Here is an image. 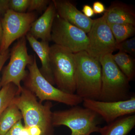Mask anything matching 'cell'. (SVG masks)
Here are the masks:
<instances>
[{"label": "cell", "mask_w": 135, "mask_h": 135, "mask_svg": "<svg viewBox=\"0 0 135 135\" xmlns=\"http://www.w3.org/2000/svg\"><path fill=\"white\" fill-rule=\"evenodd\" d=\"M75 93L83 99L98 100L101 86L99 60L85 51L74 53Z\"/></svg>", "instance_id": "1"}, {"label": "cell", "mask_w": 135, "mask_h": 135, "mask_svg": "<svg viewBox=\"0 0 135 135\" xmlns=\"http://www.w3.org/2000/svg\"><path fill=\"white\" fill-rule=\"evenodd\" d=\"M13 102L22 113L25 127L38 126L42 131V135L54 134L51 110L53 105L51 101L42 104L32 92L22 86Z\"/></svg>", "instance_id": "2"}, {"label": "cell", "mask_w": 135, "mask_h": 135, "mask_svg": "<svg viewBox=\"0 0 135 135\" xmlns=\"http://www.w3.org/2000/svg\"><path fill=\"white\" fill-rule=\"evenodd\" d=\"M112 54L105 55L99 59L101 66V86L99 101H123L131 97L129 95V80L114 62Z\"/></svg>", "instance_id": "3"}, {"label": "cell", "mask_w": 135, "mask_h": 135, "mask_svg": "<svg viewBox=\"0 0 135 135\" xmlns=\"http://www.w3.org/2000/svg\"><path fill=\"white\" fill-rule=\"evenodd\" d=\"M33 63L27 66L28 71L23 81L24 86L38 97L40 103L54 101L71 107L78 105L83 99L76 94L66 93L54 86L41 74L37 65L36 57Z\"/></svg>", "instance_id": "4"}, {"label": "cell", "mask_w": 135, "mask_h": 135, "mask_svg": "<svg viewBox=\"0 0 135 135\" xmlns=\"http://www.w3.org/2000/svg\"><path fill=\"white\" fill-rule=\"evenodd\" d=\"M98 116L90 109L76 105L52 113V124L53 127H68L71 131L70 135H90L99 133Z\"/></svg>", "instance_id": "5"}, {"label": "cell", "mask_w": 135, "mask_h": 135, "mask_svg": "<svg viewBox=\"0 0 135 135\" xmlns=\"http://www.w3.org/2000/svg\"><path fill=\"white\" fill-rule=\"evenodd\" d=\"M50 58L55 85L63 92L75 94V62L74 54L53 44L50 47Z\"/></svg>", "instance_id": "6"}, {"label": "cell", "mask_w": 135, "mask_h": 135, "mask_svg": "<svg viewBox=\"0 0 135 135\" xmlns=\"http://www.w3.org/2000/svg\"><path fill=\"white\" fill-rule=\"evenodd\" d=\"M26 36L17 40L11 51L10 60L5 66L1 80L0 85L2 87L9 83L15 84L18 89L20 93L22 86L21 82L26 77L28 71L26 68L33 63L34 56L27 52Z\"/></svg>", "instance_id": "7"}, {"label": "cell", "mask_w": 135, "mask_h": 135, "mask_svg": "<svg viewBox=\"0 0 135 135\" xmlns=\"http://www.w3.org/2000/svg\"><path fill=\"white\" fill-rule=\"evenodd\" d=\"M51 37V41L55 44L74 54L86 51L88 44L86 33L61 18L57 14L53 22Z\"/></svg>", "instance_id": "8"}, {"label": "cell", "mask_w": 135, "mask_h": 135, "mask_svg": "<svg viewBox=\"0 0 135 135\" xmlns=\"http://www.w3.org/2000/svg\"><path fill=\"white\" fill-rule=\"evenodd\" d=\"M36 18L34 12L20 13L8 11L1 19L3 33L0 53L9 49L15 40L26 36Z\"/></svg>", "instance_id": "9"}, {"label": "cell", "mask_w": 135, "mask_h": 135, "mask_svg": "<svg viewBox=\"0 0 135 135\" xmlns=\"http://www.w3.org/2000/svg\"><path fill=\"white\" fill-rule=\"evenodd\" d=\"M87 35L88 44L85 51L93 57L99 60L116 50V40L104 15L94 20Z\"/></svg>", "instance_id": "10"}, {"label": "cell", "mask_w": 135, "mask_h": 135, "mask_svg": "<svg viewBox=\"0 0 135 135\" xmlns=\"http://www.w3.org/2000/svg\"><path fill=\"white\" fill-rule=\"evenodd\" d=\"M83 106L101 116L109 124L118 118L133 114L135 112V97L123 101L105 102L84 99Z\"/></svg>", "instance_id": "11"}, {"label": "cell", "mask_w": 135, "mask_h": 135, "mask_svg": "<svg viewBox=\"0 0 135 135\" xmlns=\"http://www.w3.org/2000/svg\"><path fill=\"white\" fill-rule=\"evenodd\" d=\"M57 14L61 18L88 33L94 20L85 16L75 5L68 0H53Z\"/></svg>", "instance_id": "12"}, {"label": "cell", "mask_w": 135, "mask_h": 135, "mask_svg": "<svg viewBox=\"0 0 135 135\" xmlns=\"http://www.w3.org/2000/svg\"><path fill=\"white\" fill-rule=\"evenodd\" d=\"M55 5L50 2L41 16L32 24L29 33L35 38L42 41H51V32L54 20L56 15Z\"/></svg>", "instance_id": "13"}, {"label": "cell", "mask_w": 135, "mask_h": 135, "mask_svg": "<svg viewBox=\"0 0 135 135\" xmlns=\"http://www.w3.org/2000/svg\"><path fill=\"white\" fill-rule=\"evenodd\" d=\"M103 15L108 23L129 24L135 26L134 8L122 2L111 3Z\"/></svg>", "instance_id": "14"}, {"label": "cell", "mask_w": 135, "mask_h": 135, "mask_svg": "<svg viewBox=\"0 0 135 135\" xmlns=\"http://www.w3.org/2000/svg\"><path fill=\"white\" fill-rule=\"evenodd\" d=\"M26 37L31 47L41 60L42 66L41 68L39 69L41 74L49 82L55 85L51 69L50 58V46L49 45V42L42 41H39L29 32L27 34Z\"/></svg>", "instance_id": "15"}, {"label": "cell", "mask_w": 135, "mask_h": 135, "mask_svg": "<svg viewBox=\"0 0 135 135\" xmlns=\"http://www.w3.org/2000/svg\"><path fill=\"white\" fill-rule=\"evenodd\" d=\"M135 126V114L127 115L100 128L99 133L101 135H127Z\"/></svg>", "instance_id": "16"}, {"label": "cell", "mask_w": 135, "mask_h": 135, "mask_svg": "<svg viewBox=\"0 0 135 135\" xmlns=\"http://www.w3.org/2000/svg\"><path fill=\"white\" fill-rule=\"evenodd\" d=\"M22 119L21 112L13 101L5 109L0 117V135H5L13 126Z\"/></svg>", "instance_id": "17"}, {"label": "cell", "mask_w": 135, "mask_h": 135, "mask_svg": "<svg viewBox=\"0 0 135 135\" xmlns=\"http://www.w3.org/2000/svg\"><path fill=\"white\" fill-rule=\"evenodd\" d=\"M114 62L129 81L135 77V60L134 57L128 54L119 51L112 55Z\"/></svg>", "instance_id": "18"}, {"label": "cell", "mask_w": 135, "mask_h": 135, "mask_svg": "<svg viewBox=\"0 0 135 135\" xmlns=\"http://www.w3.org/2000/svg\"><path fill=\"white\" fill-rule=\"evenodd\" d=\"M118 44L134 35L135 26L129 24L108 23Z\"/></svg>", "instance_id": "19"}, {"label": "cell", "mask_w": 135, "mask_h": 135, "mask_svg": "<svg viewBox=\"0 0 135 135\" xmlns=\"http://www.w3.org/2000/svg\"><path fill=\"white\" fill-rule=\"evenodd\" d=\"M19 94L17 87L13 83H9L2 87L0 90V117Z\"/></svg>", "instance_id": "20"}, {"label": "cell", "mask_w": 135, "mask_h": 135, "mask_svg": "<svg viewBox=\"0 0 135 135\" xmlns=\"http://www.w3.org/2000/svg\"><path fill=\"white\" fill-rule=\"evenodd\" d=\"M116 49L119 51L123 52L135 57V37L127 39L116 45Z\"/></svg>", "instance_id": "21"}, {"label": "cell", "mask_w": 135, "mask_h": 135, "mask_svg": "<svg viewBox=\"0 0 135 135\" xmlns=\"http://www.w3.org/2000/svg\"><path fill=\"white\" fill-rule=\"evenodd\" d=\"M29 3V0H9V10L18 13H25Z\"/></svg>", "instance_id": "22"}, {"label": "cell", "mask_w": 135, "mask_h": 135, "mask_svg": "<svg viewBox=\"0 0 135 135\" xmlns=\"http://www.w3.org/2000/svg\"><path fill=\"white\" fill-rule=\"evenodd\" d=\"M50 1L49 0H29L27 12H33L34 11H41L46 10Z\"/></svg>", "instance_id": "23"}, {"label": "cell", "mask_w": 135, "mask_h": 135, "mask_svg": "<svg viewBox=\"0 0 135 135\" xmlns=\"http://www.w3.org/2000/svg\"><path fill=\"white\" fill-rule=\"evenodd\" d=\"M24 127L22 120H20L13 126L5 135H20V132Z\"/></svg>", "instance_id": "24"}, {"label": "cell", "mask_w": 135, "mask_h": 135, "mask_svg": "<svg viewBox=\"0 0 135 135\" xmlns=\"http://www.w3.org/2000/svg\"><path fill=\"white\" fill-rule=\"evenodd\" d=\"M94 14L96 15H100L102 13H104L106 11L104 5L99 1L95 2L93 3V7H92Z\"/></svg>", "instance_id": "25"}, {"label": "cell", "mask_w": 135, "mask_h": 135, "mask_svg": "<svg viewBox=\"0 0 135 135\" xmlns=\"http://www.w3.org/2000/svg\"><path fill=\"white\" fill-rule=\"evenodd\" d=\"M9 0H0V15L3 16L9 10Z\"/></svg>", "instance_id": "26"}, {"label": "cell", "mask_w": 135, "mask_h": 135, "mask_svg": "<svg viewBox=\"0 0 135 135\" xmlns=\"http://www.w3.org/2000/svg\"><path fill=\"white\" fill-rule=\"evenodd\" d=\"M9 57V49H8L3 53H0V73L3 65ZM0 83H1V79H0ZM0 87H1V85H0Z\"/></svg>", "instance_id": "27"}, {"label": "cell", "mask_w": 135, "mask_h": 135, "mask_svg": "<svg viewBox=\"0 0 135 135\" xmlns=\"http://www.w3.org/2000/svg\"><path fill=\"white\" fill-rule=\"evenodd\" d=\"M82 11L83 15L89 18L93 17L95 14L92 7L88 5H85L83 6Z\"/></svg>", "instance_id": "28"}, {"label": "cell", "mask_w": 135, "mask_h": 135, "mask_svg": "<svg viewBox=\"0 0 135 135\" xmlns=\"http://www.w3.org/2000/svg\"><path fill=\"white\" fill-rule=\"evenodd\" d=\"M27 128L30 135H42V131L38 126H32Z\"/></svg>", "instance_id": "29"}, {"label": "cell", "mask_w": 135, "mask_h": 135, "mask_svg": "<svg viewBox=\"0 0 135 135\" xmlns=\"http://www.w3.org/2000/svg\"><path fill=\"white\" fill-rule=\"evenodd\" d=\"M20 135H30L27 128L24 127L20 132Z\"/></svg>", "instance_id": "30"}, {"label": "cell", "mask_w": 135, "mask_h": 135, "mask_svg": "<svg viewBox=\"0 0 135 135\" xmlns=\"http://www.w3.org/2000/svg\"><path fill=\"white\" fill-rule=\"evenodd\" d=\"M2 25L1 16L0 15V47H1V44L2 40Z\"/></svg>", "instance_id": "31"}, {"label": "cell", "mask_w": 135, "mask_h": 135, "mask_svg": "<svg viewBox=\"0 0 135 135\" xmlns=\"http://www.w3.org/2000/svg\"><path fill=\"white\" fill-rule=\"evenodd\" d=\"M53 135H55L53 134Z\"/></svg>", "instance_id": "32"}]
</instances>
